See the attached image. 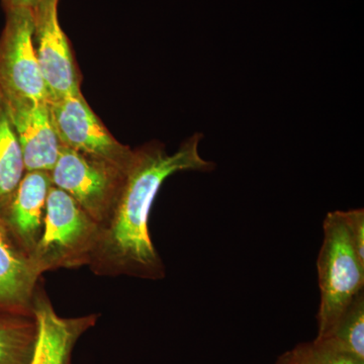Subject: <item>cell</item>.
I'll return each instance as SVG.
<instances>
[{
	"label": "cell",
	"mask_w": 364,
	"mask_h": 364,
	"mask_svg": "<svg viewBox=\"0 0 364 364\" xmlns=\"http://www.w3.org/2000/svg\"><path fill=\"white\" fill-rule=\"evenodd\" d=\"M202 134H195L169 154L159 142L134 150L123 188L109 220L100 227L88 267L100 277L161 279L164 263L153 245L150 213L162 184L177 172L212 171L214 163L200 156Z\"/></svg>",
	"instance_id": "cell-1"
},
{
	"label": "cell",
	"mask_w": 364,
	"mask_h": 364,
	"mask_svg": "<svg viewBox=\"0 0 364 364\" xmlns=\"http://www.w3.org/2000/svg\"><path fill=\"white\" fill-rule=\"evenodd\" d=\"M100 227L65 191L52 186L46 203L44 232L33 254L41 274L90 265Z\"/></svg>",
	"instance_id": "cell-2"
},
{
	"label": "cell",
	"mask_w": 364,
	"mask_h": 364,
	"mask_svg": "<svg viewBox=\"0 0 364 364\" xmlns=\"http://www.w3.org/2000/svg\"><path fill=\"white\" fill-rule=\"evenodd\" d=\"M323 227L324 240L318 257L321 298L317 337L334 324L364 287V262L352 245L342 210L328 213Z\"/></svg>",
	"instance_id": "cell-3"
},
{
	"label": "cell",
	"mask_w": 364,
	"mask_h": 364,
	"mask_svg": "<svg viewBox=\"0 0 364 364\" xmlns=\"http://www.w3.org/2000/svg\"><path fill=\"white\" fill-rule=\"evenodd\" d=\"M129 165L121 166L61 146L50 176L52 186L68 193L102 227L114 210Z\"/></svg>",
	"instance_id": "cell-4"
},
{
	"label": "cell",
	"mask_w": 364,
	"mask_h": 364,
	"mask_svg": "<svg viewBox=\"0 0 364 364\" xmlns=\"http://www.w3.org/2000/svg\"><path fill=\"white\" fill-rule=\"evenodd\" d=\"M0 36V102H49L35 46L31 9L6 11Z\"/></svg>",
	"instance_id": "cell-5"
},
{
	"label": "cell",
	"mask_w": 364,
	"mask_h": 364,
	"mask_svg": "<svg viewBox=\"0 0 364 364\" xmlns=\"http://www.w3.org/2000/svg\"><path fill=\"white\" fill-rule=\"evenodd\" d=\"M53 126L61 146L128 166L134 150L119 143L95 114L82 92L48 102Z\"/></svg>",
	"instance_id": "cell-6"
},
{
	"label": "cell",
	"mask_w": 364,
	"mask_h": 364,
	"mask_svg": "<svg viewBox=\"0 0 364 364\" xmlns=\"http://www.w3.org/2000/svg\"><path fill=\"white\" fill-rule=\"evenodd\" d=\"M59 0H43L32 9L33 40L49 100L80 90L81 75L58 18Z\"/></svg>",
	"instance_id": "cell-7"
},
{
	"label": "cell",
	"mask_w": 364,
	"mask_h": 364,
	"mask_svg": "<svg viewBox=\"0 0 364 364\" xmlns=\"http://www.w3.org/2000/svg\"><path fill=\"white\" fill-rule=\"evenodd\" d=\"M52 186L48 171H26L0 205V219L18 246L33 258L44 232L46 203Z\"/></svg>",
	"instance_id": "cell-8"
},
{
	"label": "cell",
	"mask_w": 364,
	"mask_h": 364,
	"mask_svg": "<svg viewBox=\"0 0 364 364\" xmlns=\"http://www.w3.org/2000/svg\"><path fill=\"white\" fill-rule=\"evenodd\" d=\"M20 142L26 171L51 172L61 144L48 102H0Z\"/></svg>",
	"instance_id": "cell-9"
},
{
	"label": "cell",
	"mask_w": 364,
	"mask_h": 364,
	"mask_svg": "<svg viewBox=\"0 0 364 364\" xmlns=\"http://www.w3.org/2000/svg\"><path fill=\"white\" fill-rule=\"evenodd\" d=\"M33 311L39 325V335L28 364H71L72 352L79 338L97 324L98 315L62 318L57 315L42 279L36 289Z\"/></svg>",
	"instance_id": "cell-10"
},
{
	"label": "cell",
	"mask_w": 364,
	"mask_h": 364,
	"mask_svg": "<svg viewBox=\"0 0 364 364\" xmlns=\"http://www.w3.org/2000/svg\"><path fill=\"white\" fill-rule=\"evenodd\" d=\"M41 279L33 258L16 244L0 219V311L33 313Z\"/></svg>",
	"instance_id": "cell-11"
},
{
	"label": "cell",
	"mask_w": 364,
	"mask_h": 364,
	"mask_svg": "<svg viewBox=\"0 0 364 364\" xmlns=\"http://www.w3.org/2000/svg\"><path fill=\"white\" fill-rule=\"evenodd\" d=\"M39 335L35 313L0 311V364H28Z\"/></svg>",
	"instance_id": "cell-12"
},
{
	"label": "cell",
	"mask_w": 364,
	"mask_h": 364,
	"mask_svg": "<svg viewBox=\"0 0 364 364\" xmlns=\"http://www.w3.org/2000/svg\"><path fill=\"white\" fill-rule=\"evenodd\" d=\"M315 341L364 360V291L356 294L334 324Z\"/></svg>",
	"instance_id": "cell-13"
},
{
	"label": "cell",
	"mask_w": 364,
	"mask_h": 364,
	"mask_svg": "<svg viewBox=\"0 0 364 364\" xmlns=\"http://www.w3.org/2000/svg\"><path fill=\"white\" fill-rule=\"evenodd\" d=\"M25 173L20 142L0 105V205L18 186Z\"/></svg>",
	"instance_id": "cell-14"
},
{
	"label": "cell",
	"mask_w": 364,
	"mask_h": 364,
	"mask_svg": "<svg viewBox=\"0 0 364 364\" xmlns=\"http://www.w3.org/2000/svg\"><path fill=\"white\" fill-rule=\"evenodd\" d=\"M291 351L296 364H364L361 359L333 350L315 340L310 343L299 344Z\"/></svg>",
	"instance_id": "cell-15"
},
{
	"label": "cell",
	"mask_w": 364,
	"mask_h": 364,
	"mask_svg": "<svg viewBox=\"0 0 364 364\" xmlns=\"http://www.w3.org/2000/svg\"><path fill=\"white\" fill-rule=\"evenodd\" d=\"M349 238L359 259L364 262V210L363 208L342 210Z\"/></svg>",
	"instance_id": "cell-16"
},
{
	"label": "cell",
	"mask_w": 364,
	"mask_h": 364,
	"mask_svg": "<svg viewBox=\"0 0 364 364\" xmlns=\"http://www.w3.org/2000/svg\"><path fill=\"white\" fill-rule=\"evenodd\" d=\"M43 0H1L2 6L4 11H11V9H32L37 6Z\"/></svg>",
	"instance_id": "cell-17"
},
{
	"label": "cell",
	"mask_w": 364,
	"mask_h": 364,
	"mask_svg": "<svg viewBox=\"0 0 364 364\" xmlns=\"http://www.w3.org/2000/svg\"><path fill=\"white\" fill-rule=\"evenodd\" d=\"M277 364H296L293 351L287 352L284 355L280 356Z\"/></svg>",
	"instance_id": "cell-18"
}]
</instances>
